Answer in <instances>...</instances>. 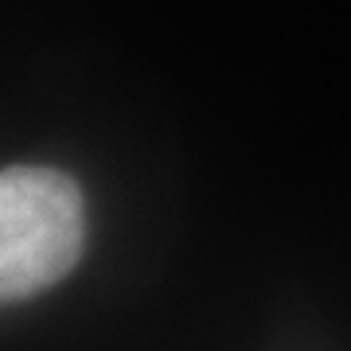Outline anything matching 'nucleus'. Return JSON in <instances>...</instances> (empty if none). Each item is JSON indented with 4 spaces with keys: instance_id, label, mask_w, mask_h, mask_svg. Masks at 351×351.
I'll use <instances>...</instances> for the list:
<instances>
[{
    "instance_id": "obj_1",
    "label": "nucleus",
    "mask_w": 351,
    "mask_h": 351,
    "mask_svg": "<svg viewBox=\"0 0 351 351\" xmlns=\"http://www.w3.org/2000/svg\"><path fill=\"white\" fill-rule=\"evenodd\" d=\"M86 246V199L59 168L0 172V304L27 301L63 281Z\"/></svg>"
}]
</instances>
